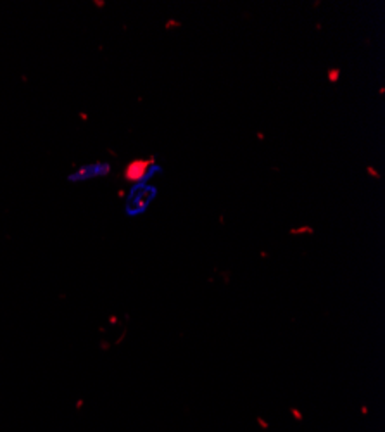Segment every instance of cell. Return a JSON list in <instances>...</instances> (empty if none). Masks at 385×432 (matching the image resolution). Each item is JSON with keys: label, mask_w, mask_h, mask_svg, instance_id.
Listing matches in <instances>:
<instances>
[{"label": "cell", "mask_w": 385, "mask_h": 432, "mask_svg": "<svg viewBox=\"0 0 385 432\" xmlns=\"http://www.w3.org/2000/svg\"><path fill=\"white\" fill-rule=\"evenodd\" d=\"M157 197V187L154 185H131L130 192L124 201V213L126 216H140L143 213H147V209L150 208V204Z\"/></svg>", "instance_id": "6da1fadb"}, {"label": "cell", "mask_w": 385, "mask_h": 432, "mask_svg": "<svg viewBox=\"0 0 385 432\" xmlns=\"http://www.w3.org/2000/svg\"><path fill=\"white\" fill-rule=\"evenodd\" d=\"M162 173V166L155 161V158L149 159H133L124 168V180L130 185H149L154 177Z\"/></svg>", "instance_id": "7a4b0ae2"}, {"label": "cell", "mask_w": 385, "mask_h": 432, "mask_svg": "<svg viewBox=\"0 0 385 432\" xmlns=\"http://www.w3.org/2000/svg\"><path fill=\"white\" fill-rule=\"evenodd\" d=\"M109 173H111V165L107 161H95L71 171L68 175V182L69 184H81V182H88L93 180V178L107 177Z\"/></svg>", "instance_id": "3957f363"}]
</instances>
